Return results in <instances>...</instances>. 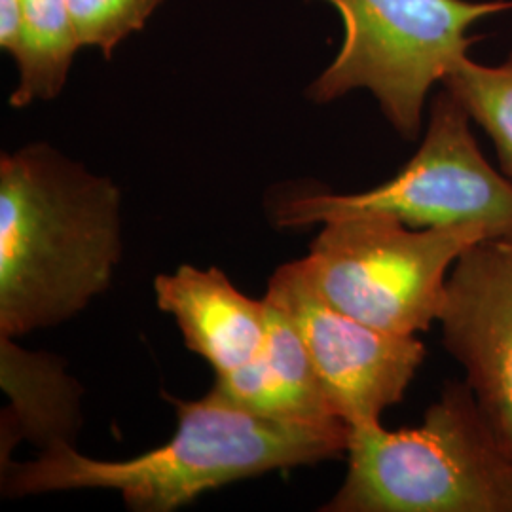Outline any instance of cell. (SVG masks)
<instances>
[{
	"label": "cell",
	"instance_id": "obj_1",
	"mask_svg": "<svg viewBox=\"0 0 512 512\" xmlns=\"http://www.w3.org/2000/svg\"><path fill=\"white\" fill-rule=\"evenodd\" d=\"M177 433L137 458L95 459L59 440L33 461L2 465V490L10 497L112 490L131 511L171 512L196 497L277 469L346 456V421L275 420L241 408L211 389L198 401L169 397Z\"/></svg>",
	"mask_w": 512,
	"mask_h": 512
},
{
	"label": "cell",
	"instance_id": "obj_2",
	"mask_svg": "<svg viewBox=\"0 0 512 512\" xmlns=\"http://www.w3.org/2000/svg\"><path fill=\"white\" fill-rule=\"evenodd\" d=\"M120 190L35 143L0 158V336L65 323L105 293L122 255Z\"/></svg>",
	"mask_w": 512,
	"mask_h": 512
},
{
	"label": "cell",
	"instance_id": "obj_3",
	"mask_svg": "<svg viewBox=\"0 0 512 512\" xmlns=\"http://www.w3.org/2000/svg\"><path fill=\"white\" fill-rule=\"evenodd\" d=\"M348 473L325 512H512V454L469 385H446L418 427H349Z\"/></svg>",
	"mask_w": 512,
	"mask_h": 512
},
{
	"label": "cell",
	"instance_id": "obj_4",
	"mask_svg": "<svg viewBox=\"0 0 512 512\" xmlns=\"http://www.w3.org/2000/svg\"><path fill=\"white\" fill-rule=\"evenodd\" d=\"M300 258L317 294L342 313L391 334L416 336L439 321L448 275L480 239L478 224L412 228L384 215L329 220Z\"/></svg>",
	"mask_w": 512,
	"mask_h": 512
},
{
	"label": "cell",
	"instance_id": "obj_5",
	"mask_svg": "<svg viewBox=\"0 0 512 512\" xmlns=\"http://www.w3.org/2000/svg\"><path fill=\"white\" fill-rule=\"evenodd\" d=\"M344 21V42L308 97L330 103L353 90L372 93L404 139L418 137L435 84L467 57L469 29L512 2L323 0Z\"/></svg>",
	"mask_w": 512,
	"mask_h": 512
},
{
	"label": "cell",
	"instance_id": "obj_6",
	"mask_svg": "<svg viewBox=\"0 0 512 512\" xmlns=\"http://www.w3.org/2000/svg\"><path fill=\"white\" fill-rule=\"evenodd\" d=\"M277 228H308L353 215H384L412 228L478 224L512 239V183L484 158L471 118L442 88L429 110L420 148L389 181L357 194L294 192L272 203Z\"/></svg>",
	"mask_w": 512,
	"mask_h": 512
},
{
	"label": "cell",
	"instance_id": "obj_7",
	"mask_svg": "<svg viewBox=\"0 0 512 512\" xmlns=\"http://www.w3.org/2000/svg\"><path fill=\"white\" fill-rule=\"evenodd\" d=\"M264 298L291 317L334 412L349 427L380 423L403 401L427 353L418 336L374 329L332 308L298 260L277 268Z\"/></svg>",
	"mask_w": 512,
	"mask_h": 512
},
{
	"label": "cell",
	"instance_id": "obj_8",
	"mask_svg": "<svg viewBox=\"0 0 512 512\" xmlns=\"http://www.w3.org/2000/svg\"><path fill=\"white\" fill-rule=\"evenodd\" d=\"M437 323L476 404L512 454V239H480L459 256Z\"/></svg>",
	"mask_w": 512,
	"mask_h": 512
},
{
	"label": "cell",
	"instance_id": "obj_9",
	"mask_svg": "<svg viewBox=\"0 0 512 512\" xmlns=\"http://www.w3.org/2000/svg\"><path fill=\"white\" fill-rule=\"evenodd\" d=\"M154 294L158 308L177 321L186 348L217 374L247 365L264 348L266 300L245 296L219 268L183 264L154 279Z\"/></svg>",
	"mask_w": 512,
	"mask_h": 512
},
{
	"label": "cell",
	"instance_id": "obj_10",
	"mask_svg": "<svg viewBox=\"0 0 512 512\" xmlns=\"http://www.w3.org/2000/svg\"><path fill=\"white\" fill-rule=\"evenodd\" d=\"M264 300L268 306L264 348L247 365L217 374L213 389L241 408L275 420L344 421L334 412L291 317Z\"/></svg>",
	"mask_w": 512,
	"mask_h": 512
},
{
	"label": "cell",
	"instance_id": "obj_11",
	"mask_svg": "<svg viewBox=\"0 0 512 512\" xmlns=\"http://www.w3.org/2000/svg\"><path fill=\"white\" fill-rule=\"evenodd\" d=\"M2 387L12 406L2 416V452L8 454L18 437L44 448L59 440L73 442L78 429L80 387L50 355L23 351L14 338L0 336Z\"/></svg>",
	"mask_w": 512,
	"mask_h": 512
},
{
	"label": "cell",
	"instance_id": "obj_12",
	"mask_svg": "<svg viewBox=\"0 0 512 512\" xmlns=\"http://www.w3.org/2000/svg\"><path fill=\"white\" fill-rule=\"evenodd\" d=\"M80 48L67 0H23V29L12 55L19 78L10 105L23 109L55 99L67 84Z\"/></svg>",
	"mask_w": 512,
	"mask_h": 512
},
{
	"label": "cell",
	"instance_id": "obj_13",
	"mask_svg": "<svg viewBox=\"0 0 512 512\" xmlns=\"http://www.w3.org/2000/svg\"><path fill=\"white\" fill-rule=\"evenodd\" d=\"M442 88L490 137L501 173L512 183V54L497 67L478 65L465 57L442 80Z\"/></svg>",
	"mask_w": 512,
	"mask_h": 512
},
{
	"label": "cell",
	"instance_id": "obj_14",
	"mask_svg": "<svg viewBox=\"0 0 512 512\" xmlns=\"http://www.w3.org/2000/svg\"><path fill=\"white\" fill-rule=\"evenodd\" d=\"M82 48L110 59L129 35L143 31L164 0H67Z\"/></svg>",
	"mask_w": 512,
	"mask_h": 512
},
{
	"label": "cell",
	"instance_id": "obj_15",
	"mask_svg": "<svg viewBox=\"0 0 512 512\" xmlns=\"http://www.w3.org/2000/svg\"><path fill=\"white\" fill-rule=\"evenodd\" d=\"M23 29V0H0V50L14 55Z\"/></svg>",
	"mask_w": 512,
	"mask_h": 512
}]
</instances>
